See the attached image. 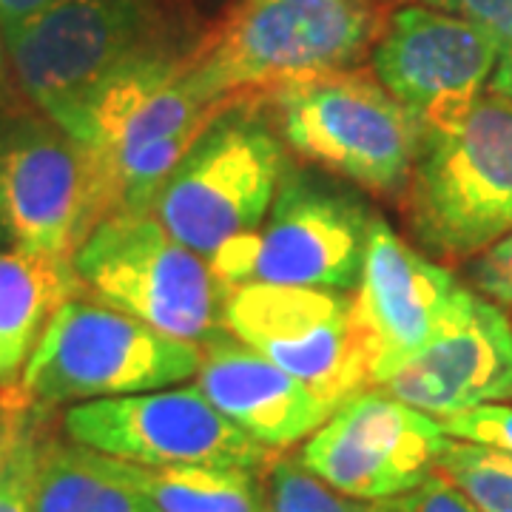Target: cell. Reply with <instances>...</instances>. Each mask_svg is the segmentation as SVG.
Segmentation results:
<instances>
[{
    "label": "cell",
    "mask_w": 512,
    "mask_h": 512,
    "mask_svg": "<svg viewBox=\"0 0 512 512\" xmlns=\"http://www.w3.org/2000/svg\"><path fill=\"white\" fill-rule=\"evenodd\" d=\"M194 384L225 419L274 453L308 439L336 410L231 330L202 345Z\"/></svg>",
    "instance_id": "16"
},
{
    "label": "cell",
    "mask_w": 512,
    "mask_h": 512,
    "mask_svg": "<svg viewBox=\"0 0 512 512\" xmlns=\"http://www.w3.org/2000/svg\"><path fill=\"white\" fill-rule=\"evenodd\" d=\"M444 439L439 419L382 387H365L302 441L296 458L330 490L376 504L430 476Z\"/></svg>",
    "instance_id": "12"
},
{
    "label": "cell",
    "mask_w": 512,
    "mask_h": 512,
    "mask_svg": "<svg viewBox=\"0 0 512 512\" xmlns=\"http://www.w3.org/2000/svg\"><path fill=\"white\" fill-rule=\"evenodd\" d=\"M296 157L382 197H404L424 131L373 72L342 69L285 83L262 97Z\"/></svg>",
    "instance_id": "5"
},
{
    "label": "cell",
    "mask_w": 512,
    "mask_h": 512,
    "mask_svg": "<svg viewBox=\"0 0 512 512\" xmlns=\"http://www.w3.org/2000/svg\"><path fill=\"white\" fill-rule=\"evenodd\" d=\"M376 214L350 188L288 165L262 228L217 276L228 288L265 282L353 293Z\"/></svg>",
    "instance_id": "9"
},
{
    "label": "cell",
    "mask_w": 512,
    "mask_h": 512,
    "mask_svg": "<svg viewBox=\"0 0 512 512\" xmlns=\"http://www.w3.org/2000/svg\"><path fill=\"white\" fill-rule=\"evenodd\" d=\"M237 100L208 123L154 197L151 217L214 274L254 237L291 165L288 146L256 109Z\"/></svg>",
    "instance_id": "2"
},
{
    "label": "cell",
    "mask_w": 512,
    "mask_h": 512,
    "mask_svg": "<svg viewBox=\"0 0 512 512\" xmlns=\"http://www.w3.org/2000/svg\"><path fill=\"white\" fill-rule=\"evenodd\" d=\"M225 328L259 350L330 407L370 387L353 293L248 282L225 302Z\"/></svg>",
    "instance_id": "11"
},
{
    "label": "cell",
    "mask_w": 512,
    "mask_h": 512,
    "mask_svg": "<svg viewBox=\"0 0 512 512\" xmlns=\"http://www.w3.org/2000/svg\"><path fill=\"white\" fill-rule=\"evenodd\" d=\"M384 20L376 0H234L185 55V83L205 106L265 97L313 74L356 69Z\"/></svg>",
    "instance_id": "1"
},
{
    "label": "cell",
    "mask_w": 512,
    "mask_h": 512,
    "mask_svg": "<svg viewBox=\"0 0 512 512\" xmlns=\"http://www.w3.org/2000/svg\"><path fill=\"white\" fill-rule=\"evenodd\" d=\"M456 276L421 248L404 242L390 222L373 220L365 268L353 291V313L362 328L370 387L379 384L433 342L461 308Z\"/></svg>",
    "instance_id": "14"
},
{
    "label": "cell",
    "mask_w": 512,
    "mask_h": 512,
    "mask_svg": "<svg viewBox=\"0 0 512 512\" xmlns=\"http://www.w3.org/2000/svg\"><path fill=\"white\" fill-rule=\"evenodd\" d=\"M436 473L453 481L478 512H512V453L507 450L447 436Z\"/></svg>",
    "instance_id": "20"
},
{
    "label": "cell",
    "mask_w": 512,
    "mask_h": 512,
    "mask_svg": "<svg viewBox=\"0 0 512 512\" xmlns=\"http://www.w3.org/2000/svg\"><path fill=\"white\" fill-rule=\"evenodd\" d=\"M15 94H18V86H15V74H12V60H9L6 35H3V26H0V111L12 106V97Z\"/></svg>",
    "instance_id": "29"
},
{
    "label": "cell",
    "mask_w": 512,
    "mask_h": 512,
    "mask_svg": "<svg viewBox=\"0 0 512 512\" xmlns=\"http://www.w3.org/2000/svg\"><path fill=\"white\" fill-rule=\"evenodd\" d=\"M57 0H0V26L12 29L23 20L35 18L43 9H49Z\"/></svg>",
    "instance_id": "28"
},
{
    "label": "cell",
    "mask_w": 512,
    "mask_h": 512,
    "mask_svg": "<svg viewBox=\"0 0 512 512\" xmlns=\"http://www.w3.org/2000/svg\"><path fill=\"white\" fill-rule=\"evenodd\" d=\"M80 293L83 285L74 262L0 245V387L20 382L49 319L66 299Z\"/></svg>",
    "instance_id": "17"
},
{
    "label": "cell",
    "mask_w": 512,
    "mask_h": 512,
    "mask_svg": "<svg viewBox=\"0 0 512 512\" xmlns=\"http://www.w3.org/2000/svg\"><path fill=\"white\" fill-rule=\"evenodd\" d=\"M464 271L478 296L490 299L498 308H512V231L467 259Z\"/></svg>",
    "instance_id": "25"
},
{
    "label": "cell",
    "mask_w": 512,
    "mask_h": 512,
    "mask_svg": "<svg viewBox=\"0 0 512 512\" xmlns=\"http://www.w3.org/2000/svg\"><path fill=\"white\" fill-rule=\"evenodd\" d=\"M0 160L9 245L74 262L80 245L114 214L94 151L29 103L0 111Z\"/></svg>",
    "instance_id": "8"
},
{
    "label": "cell",
    "mask_w": 512,
    "mask_h": 512,
    "mask_svg": "<svg viewBox=\"0 0 512 512\" xmlns=\"http://www.w3.org/2000/svg\"><path fill=\"white\" fill-rule=\"evenodd\" d=\"M444 436L450 439L478 441V444H490L498 450L512 453V407L504 402L481 404L473 410H464L456 416L439 419Z\"/></svg>",
    "instance_id": "24"
},
{
    "label": "cell",
    "mask_w": 512,
    "mask_h": 512,
    "mask_svg": "<svg viewBox=\"0 0 512 512\" xmlns=\"http://www.w3.org/2000/svg\"><path fill=\"white\" fill-rule=\"evenodd\" d=\"M373 512H478L467 495L458 490L453 481L441 476V473H430L421 484L402 495L384 498L373 504Z\"/></svg>",
    "instance_id": "26"
},
{
    "label": "cell",
    "mask_w": 512,
    "mask_h": 512,
    "mask_svg": "<svg viewBox=\"0 0 512 512\" xmlns=\"http://www.w3.org/2000/svg\"><path fill=\"white\" fill-rule=\"evenodd\" d=\"M268 512H373V504L330 490L299 458H274L268 467Z\"/></svg>",
    "instance_id": "21"
},
{
    "label": "cell",
    "mask_w": 512,
    "mask_h": 512,
    "mask_svg": "<svg viewBox=\"0 0 512 512\" xmlns=\"http://www.w3.org/2000/svg\"><path fill=\"white\" fill-rule=\"evenodd\" d=\"M433 419L512 399V322L504 308L467 291L461 308L382 384Z\"/></svg>",
    "instance_id": "15"
},
{
    "label": "cell",
    "mask_w": 512,
    "mask_h": 512,
    "mask_svg": "<svg viewBox=\"0 0 512 512\" xmlns=\"http://www.w3.org/2000/svg\"><path fill=\"white\" fill-rule=\"evenodd\" d=\"M421 3L473 23L493 40L498 63H495L490 92L512 100V0H421Z\"/></svg>",
    "instance_id": "22"
},
{
    "label": "cell",
    "mask_w": 512,
    "mask_h": 512,
    "mask_svg": "<svg viewBox=\"0 0 512 512\" xmlns=\"http://www.w3.org/2000/svg\"><path fill=\"white\" fill-rule=\"evenodd\" d=\"M57 427L74 444L143 467L268 470L276 458L225 419L197 384L69 404Z\"/></svg>",
    "instance_id": "10"
},
{
    "label": "cell",
    "mask_w": 512,
    "mask_h": 512,
    "mask_svg": "<svg viewBox=\"0 0 512 512\" xmlns=\"http://www.w3.org/2000/svg\"><path fill=\"white\" fill-rule=\"evenodd\" d=\"M493 40L473 23L424 3L399 6L370 49V72L424 128L464 117L490 89Z\"/></svg>",
    "instance_id": "13"
},
{
    "label": "cell",
    "mask_w": 512,
    "mask_h": 512,
    "mask_svg": "<svg viewBox=\"0 0 512 512\" xmlns=\"http://www.w3.org/2000/svg\"><path fill=\"white\" fill-rule=\"evenodd\" d=\"M35 407L37 404L20 390V384L0 387V470L6 467L12 450L18 447L20 436H23L26 424L32 419Z\"/></svg>",
    "instance_id": "27"
},
{
    "label": "cell",
    "mask_w": 512,
    "mask_h": 512,
    "mask_svg": "<svg viewBox=\"0 0 512 512\" xmlns=\"http://www.w3.org/2000/svg\"><path fill=\"white\" fill-rule=\"evenodd\" d=\"M416 248L467 262L512 231V100L484 94L464 117L427 128L404 191Z\"/></svg>",
    "instance_id": "3"
},
{
    "label": "cell",
    "mask_w": 512,
    "mask_h": 512,
    "mask_svg": "<svg viewBox=\"0 0 512 512\" xmlns=\"http://www.w3.org/2000/svg\"><path fill=\"white\" fill-rule=\"evenodd\" d=\"M0 245H9V234H6V197H3V160H0Z\"/></svg>",
    "instance_id": "30"
},
{
    "label": "cell",
    "mask_w": 512,
    "mask_h": 512,
    "mask_svg": "<svg viewBox=\"0 0 512 512\" xmlns=\"http://www.w3.org/2000/svg\"><path fill=\"white\" fill-rule=\"evenodd\" d=\"M200 359V345L80 293L49 319L18 384L32 402L57 410L183 384Z\"/></svg>",
    "instance_id": "6"
},
{
    "label": "cell",
    "mask_w": 512,
    "mask_h": 512,
    "mask_svg": "<svg viewBox=\"0 0 512 512\" xmlns=\"http://www.w3.org/2000/svg\"><path fill=\"white\" fill-rule=\"evenodd\" d=\"M160 512H268V481L248 467H143L114 458Z\"/></svg>",
    "instance_id": "19"
},
{
    "label": "cell",
    "mask_w": 512,
    "mask_h": 512,
    "mask_svg": "<svg viewBox=\"0 0 512 512\" xmlns=\"http://www.w3.org/2000/svg\"><path fill=\"white\" fill-rule=\"evenodd\" d=\"M55 410L37 404L32 419L26 424L18 447L0 470V512H32L35 507V484H37V461L43 436L52 427Z\"/></svg>",
    "instance_id": "23"
},
{
    "label": "cell",
    "mask_w": 512,
    "mask_h": 512,
    "mask_svg": "<svg viewBox=\"0 0 512 512\" xmlns=\"http://www.w3.org/2000/svg\"><path fill=\"white\" fill-rule=\"evenodd\" d=\"M83 293L174 339L205 345L225 328L231 288L151 214H111L74 254Z\"/></svg>",
    "instance_id": "7"
},
{
    "label": "cell",
    "mask_w": 512,
    "mask_h": 512,
    "mask_svg": "<svg viewBox=\"0 0 512 512\" xmlns=\"http://www.w3.org/2000/svg\"><path fill=\"white\" fill-rule=\"evenodd\" d=\"M3 35L23 103L60 128L114 74L188 49L163 0H57Z\"/></svg>",
    "instance_id": "4"
},
{
    "label": "cell",
    "mask_w": 512,
    "mask_h": 512,
    "mask_svg": "<svg viewBox=\"0 0 512 512\" xmlns=\"http://www.w3.org/2000/svg\"><path fill=\"white\" fill-rule=\"evenodd\" d=\"M32 512H160L128 481L117 461L74 444L55 424L46 430L37 461Z\"/></svg>",
    "instance_id": "18"
}]
</instances>
